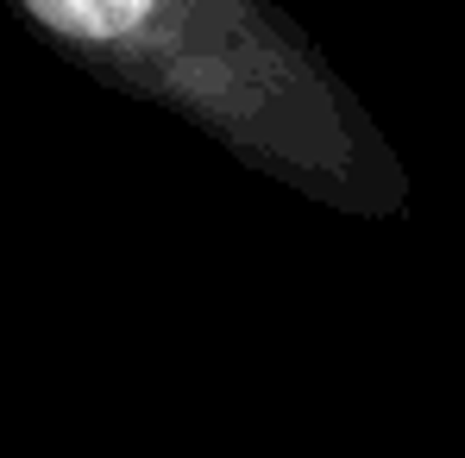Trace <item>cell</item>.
<instances>
[{
    "label": "cell",
    "instance_id": "6da1fadb",
    "mask_svg": "<svg viewBox=\"0 0 465 458\" xmlns=\"http://www.w3.org/2000/svg\"><path fill=\"white\" fill-rule=\"evenodd\" d=\"M51 38L76 44V51H107L126 44L145 19L157 13V0H19Z\"/></svg>",
    "mask_w": 465,
    "mask_h": 458
}]
</instances>
